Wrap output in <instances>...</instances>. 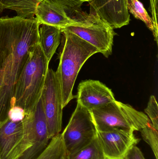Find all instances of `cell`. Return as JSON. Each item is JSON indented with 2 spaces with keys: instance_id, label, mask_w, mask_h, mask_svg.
Returning <instances> with one entry per match:
<instances>
[{
  "instance_id": "cell-1",
  "label": "cell",
  "mask_w": 158,
  "mask_h": 159,
  "mask_svg": "<svg viewBox=\"0 0 158 159\" xmlns=\"http://www.w3.org/2000/svg\"><path fill=\"white\" fill-rule=\"evenodd\" d=\"M40 26L36 19H0V125L8 119L17 81L39 43Z\"/></svg>"
},
{
  "instance_id": "cell-2",
  "label": "cell",
  "mask_w": 158,
  "mask_h": 159,
  "mask_svg": "<svg viewBox=\"0 0 158 159\" xmlns=\"http://www.w3.org/2000/svg\"><path fill=\"white\" fill-rule=\"evenodd\" d=\"M61 30L62 36L59 62L55 74L61 90L64 108L74 98L73 87L82 67L89 58L99 51L74 34Z\"/></svg>"
},
{
  "instance_id": "cell-3",
  "label": "cell",
  "mask_w": 158,
  "mask_h": 159,
  "mask_svg": "<svg viewBox=\"0 0 158 159\" xmlns=\"http://www.w3.org/2000/svg\"><path fill=\"white\" fill-rule=\"evenodd\" d=\"M49 64L40 44L36 45L17 81L11 107H20L25 115L33 108L41 95Z\"/></svg>"
},
{
  "instance_id": "cell-4",
  "label": "cell",
  "mask_w": 158,
  "mask_h": 159,
  "mask_svg": "<svg viewBox=\"0 0 158 159\" xmlns=\"http://www.w3.org/2000/svg\"><path fill=\"white\" fill-rule=\"evenodd\" d=\"M91 111L97 131L118 129L134 132L151 123L145 113L116 100Z\"/></svg>"
},
{
  "instance_id": "cell-5",
  "label": "cell",
  "mask_w": 158,
  "mask_h": 159,
  "mask_svg": "<svg viewBox=\"0 0 158 159\" xmlns=\"http://www.w3.org/2000/svg\"><path fill=\"white\" fill-rule=\"evenodd\" d=\"M86 0H42L37 6L35 19L41 24L61 29L79 26L87 15L82 9Z\"/></svg>"
},
{
  "instance_id": "cell-6",
  "label": "cell",
  "mask_w": 158,
  "mask_h": 159,
  "mask_svg": "<svg viewBox=\"0 0 158 159\" xmlns=\"http://www.w3.org/2000/svg\"><path fill=\"white\" fill-rule=\"evenodd\" d=\"M97 132L92 112L78 103L68 124L61 134L67 156L88 145L96 138Z\"/></svg>"
},
{
  "instance_id": "cell-7",
  "label": "cell",
  "mask_w": 158,
  "mask_h": 159,
  "mask_svg": "<svg viewBox=\"0 0 158 159\" xmlns=\"http://www.w3.org/2000/svg\"><path fill=\"white\" fill-rule=\"evenodd\" d=\"M62 30L70 32L88 42L105 57L112 54L115 35L114 29L93 12L90 11L82 25L70 26Z\"/></svg>"
},
{
  "instance_id": "cell-8",
  "label": "cell",
  "mask_w": 158,
  "mask_h": 159,
  "mask_svg": "<svg viewBox=\"0 0 158 159\" xmlns=\"http://www.w3.org/2000/svg\"><path fill=\"white\" fill-rule=\"evenodd\" d=\"M48 136L51 140L62 130L63 106L60 87L55 72L48 69L41 94Z\"/></svg>"
},
{
  "instance_id": "cell-9",
  "label": "cell",
  "mask_w": 158,
  "mask_h": 159,
  "mask_svg": "<svg viewBox=\"0 0 158 159\" xmlns=\"http://www.w3.org/2000/svg\"><path fill=\"white\" fill-rule=\"evenodd\" d=\"M32 134L22 121L9 119L0 125V159H18L32 145Z\"/></svg>"
},
{
  "instance_id": "cell-10",
  "label": "cell",
  "mask_w": 158,
  "mask_h": 159,
  "mask_svg": "<svg viewBox=\"0 0 158 159\" xmlns=\"http://www.w3.org/2000/svg\"><path fill=\"white\" fill-rule=\"evenodd\" d=\"M96 137L105 159H124L141 140L134 132L118 129L97 131Z\"/></svg>"
},
{
  "instance_id": "cell-11",
  "label": "cell",
  "mask_w": 158,
  "mask_h": 159,
  "mask_svg": "<svg viewBox=\"0 0 158 159\" xmlns=\"http://www.w3.org/2000/svg\"><path fill=\"white\" fill-rule=\"evenodd\" d=\"M93 12L113 29L128 25L130 15L127 0H86Z\"/></svg>"
},
{
  "instance_id": "cell-12",
  "label": "cell",
  "mask_w": 158,
  "mask_h": 159,
  "mask_svg": "<svg viewBox=\"0 0 158 159\" xmlns=\"http://www.w3.org/2000/svg\"><path fill=\"white\" fill-rule=\"evenodd\" d=\"M78 91V103L90 111L116 100L111 90L99 80L82 81Z\"/></svg>"
},
{
  "instance_id": "cell-13",
  "label": "cell",
  "mask_w": 158,
  "mask_h": 159,
  "mask_svg": "<svg viewBox=\"0 0 158 159\" xmlns=\"http://www.w3.org/2000/svg\"><path fill=\"white\" fill-rule=\"evenodd\" d=\"M40 25L39 44L42 51L50 62L61 42V29L46 24Z\"/></svg>"
},
{
  "instance_id": "cell-14",
  "label": "cell",
  "mask_w": 158,
  "mask_h": 159,
  "mask_svg": "<svg viewBox=\"0 0 158 159\" xmlns=\"http://www.w3.org/2000/svg\"><path fill=\"white\" fill-rule=\"evenodd\" d=\"M42 0H0V12L3 9L14 10L17 16L35 19L36 8Z\"/></svg>"
},
{
  "instance_id": "cell-15",
  "label": "cell",
  "mask_w": 158,
  "mask_h": 159,
  "mask_svg": "<svg viewBox=\"0 0 158 159\" xmlns=\"http://www.w3.org/2000/svg\"><path fill=\"white\" fill-rule=\"evenodd\" d=\"M67 157L60 133L51 139L47 147L36 159H67Z\"/></svg>"
},
{
  "instance_id": "cell-16",
  "label": "cell",
  "mask_w": 158,
  "mask_h": 159,
  "mask_svg": "<svg viewBox=\"0 0 158 159\" xmlns=\"http://www.w3.org/2000/svg\"><path fill=\"white\" fill-rule=\"evenodd\" d=\"M127 7L129 12L134 16L143 21L152 32L156 41H157L158 30H156L152 18L139 0H127Z\"/></svg>"
},
{
  "instance_id": "cell-17",
  "label": "cell",
  "mask_w": 158,
  "mask_h": 159,
  "mask_svg": "<svg viewBox=\"0 0 158 159\" xmlns=\"http://www.w3.org/2000/svg\"><path fill=\"white\" fill-rule=\"evenodd\" d=\"M67 159H105L97 137L82 149L68 156Z\"/></svg>"
},
{
  "instance_id": "cell-18",
  "label": "cell",
  "mask_w": 158,
  "mask_h": 159,
  "mask_svg": "<svg viewBox=\"0 0 158 159\" xmlns=\"http://www.w3.org/2000/svg\"><path fill=\"white\" fill-rule=\"evenodd\" d=\"M158 131L154 128L151 122L140 130L142 138L150 146L156 159H158Z\"/></svg>"
},
{
  "instance_id": "cell-19",
  "label": "cell",
  "mask_w": 158,
  "mask_h": 159,
  "mask_svg": "<svg viewBox=\"0 0 158 159\" xmlns=\"http://www.w3.org/2000/svg\"><path fill=\"white\" fill-rule=\"evenodd\" d=\"M145 111L153 127L158 130V105L156 97L154 95L150 97Z\"/></svg>"
},
{
  "instance_id": "cell-20",
  "label": "cell",
  "mask_w": 158,
  "mask_h": 159,
  "mask_svg": "<svg viewBox=\"0 0 158 159\" xmlns=\"http://www.w3.org/2000/svg\"><path fill=\"white\" fill-rule=\"evenodd\" d=\"M24 110L20 107L14 106L11 107L8 112V117L10 120L14 121H22L25 117Z\"/></svg>"
},
{
  "instance_id": "cell-21",
  "label": "cell",
  "mask_w": 158,
  "mask_h": 159,
  "mask_svg": "<svg viewBox=\"0 0 158 159\" xmlns=\"http://www.w3.org/2000/svg\"><path fill=\"white\" fill-rule=\"evenodd\" d=\"M124 159H146L141 149L136 146L133 147L127 153Z\"/></svg>"
},
{
  "instance_id": "cell-22",
  "label": "cell",
  "mask_w": 158,
  "mask_h": 159,
  "mask_svg": "<svg viewBox=\"0 0 158 159\" xmlns=\"http://www.w3.org/2000/svg\"><path fill=\"white\" fill-rule=\"evenodd\" d=\"M150 12L156 30H158V0H150Z\"/></svg>"
}]
</instances>
